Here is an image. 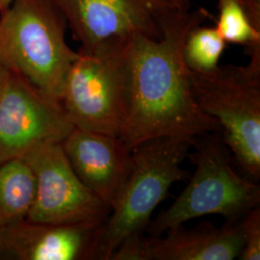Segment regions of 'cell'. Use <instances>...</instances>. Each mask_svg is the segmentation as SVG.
Here are the masks:
<instances>
[{"label":"cell","mask_w":260,"mask_h":260,"mask_svg":"<svg viewBox=\"0 0 260 260\" xmlns=\"http://www.w3.org/2000/svg\"><path fill=\"white\" fill-rule=\"evenodd\" d=\"M208 18L204 8H167L161 17L160 37L135 34L127 38L126 121L121 139L130 149L153 138L194 140L221 131L218 121L196 103L190 70L183 59L187 34Z\"/></svg>","instance_id":"obj_1"},{"label":"cell","mask_w":260,"mask_h":260,"mask_svg":"<svg viewBox=\"0 0 260 260\" xmlns=\"http://www.w3.org/2000/svg\"><path fill=\"white\" fill-rule=\"evenodd\" d=\"M8 75H9V72L0 63V94L2 93V90L6 83Z\"/></svg>","instance_id":"obj_18"},{"label":"cell","mask_w":260,"mask_h":260,"mask_svg":"<svg viewBox=\"0 0 260 260\" xmlns=\"http://www.w3.org/2000/svg\"><path fill=\"white\" fill-rule=\"evenodd\" d=\"M35 190V176L24 159L0 164V229L27 219Z\"/></svg>","instance_id":"obj_13"},{"label":"cell","mask_w":260,"mask_h":260,"mask_svg":"<svg viewBox=\"0 0 260 260\" xmlns=\"http://www.w3.org/2000/svg\"><path fill=\"white\" fill-rule=\"evenodd\" d=\"M126 40L114 39L77 51L61 99L66 117L75 128L121 138L126 121Z\"/></svg>","instance_id":"obj_6"},{"label":"cell","mask_w":260,"mask_h":260,"mask_svg":"<svg viewBox=\"0 0 260 260\" xmlns=\"http://www.w3.org/2000/svg\"><path fill=\"white\" fill-rule=\"evenodd\" d=\"M228 44L215 26L199 24L186 36L183 45V59L187 68L194 73L215 71Z\"/></svg>","instance_id":"obj_15"},{"label":"cell","mask_w":260,"mask_h":260,"mask_svg":"<svg viewBox=\"0 0 260 260\" xmlns=\"http://www.w3.org/2000/svg\"><path fill=\"white\" fill-rule=\"evenodd\" d=\"M240 220L228 221L221 228L204 223L186 230L179 225L165 237L134 234L121 242L109 260L235 259L244 244Z\"/></svg>","instance_id":"obj_10"},{"label":"cell","mask_w":260,"mask_h":260,"mask_svg":"<svg viewBox=\"0 0 260 260\" xmlns=\"http://www.w3.org/2000/svg\"><path fill=\"white\" fill-rule=\"evenodd\" d=\"M62 147L75 175L111 209L129 174L131 149L120 137L78 128Z\"/></svg>","instance_id":"obj_12"},{"label":"cell","mask_w":260,"mask_h":260,"mask_svg":"<svg viewBox=\"0 0 260 260\" xmlns=\"http://www.w3.org/2000/svg\"><path fill=\"white\" fill-rule=\"evenodd\" d=\"M67 28L54 0H13L0 13V63L60 103L77 57L67 42Z\"/></svg>","instance_id":"obj_2"},{"label":"cell","mask_w":260,"mask_h":260,"mask_svg":"<svg viewBox=\"0 0 260 260\" xmlns=\"http://www.w3.org/2000/svg\"><path fill=\"white\" fill-rule=\"evenodd\" d=\"M243 233V248L238 258L260 259V208H252L240 220Z\"/></svg>","instance_id":"obj_16"},{"label":"cell","mask_w":260,"mask_h":260,"mask_svg":"<svg viewBox=\"0 0 260 260\" xmlns=\"http://www.w3.org/2000/svg\"><path fill=\"white\" fill-rule=\"evenodd\" d=\"M195 140L159 137L131 149L129 174L105 223L101 259L109 260L124 239L147 230L171 186L189 175L181 163Z\"/></svg>","instance_id":"obj_3"},{"label":"cell","mask_w":260,"mask_h":260,"mask_svg":"<svg viewBox=\"0 0 260 260\" xmlns=\"http://www.w3.org/2000/svg\"><path fill=\"white\" fill-rule=\"evenodd\" d=\"M13 0H0V13L4 9H6L9 6L10 3Z\"/></svg>","instance_id":"obj_19"},{"label":"cell","mask_w":260,"mask_h":260,"mask_svg":"<svg viewBox=\"0 0 260 260\" xmlns=\"http://www.w3.org/2000/svg\"><path fill=\"white\" fill-rule=\"evenodd\" d=\"M168 6L179 10H190L192 6V0H159Z\"/></svg>","instance_id":"obj_17"},{"label":"cell","mask_w":260,"mask_h":260,"mask_svg":"<svg viewBox=\"0 0 260 260\" xmlns=\"http://www.w3.org/2000/svg\"><path fill=\"white\" fill-rule=\"evenodd\" d=\"M201 110L218 121L223 142L243 171L260 177V59L245 66L220 65L210 73L190 71Z\"/></svg>","instance_id":"obj_5"},{"label":"cell","mask_w":260,"mask_h":260,"mask_svg":"<svg viewBox=\"0 0 260 260\" xmlns=\"http://www.w3.org/2000/svg\"><path fill=\"white\" fill-rule=\"evenodd\" d=\"M105 223L11 224L0 229V259H101Z\"/></svg>","instance_id":"obj_11"},{"label":"cell","mask_w":260,"mask_h":260,"mask_svg":"<svg viewBox=\"0 0 260 260\" xmlns=\"http://www.w3.org/2000/svg\"><path fill=\"white\" fill-rule=\"evenodd\" d=\"M193 147L196 151L190 156L195 173L174 204L149 222L146 231L150 236H160L206 215H221L228 221H237L259 206V185L233 170L223 140L200 136Z\"/></svg>","instance_id":"obj_4"},{"label":"cell","mask_w":260,"mask_h":260,"mask_svg":"<svg viewBox=\"0 0 260 260\" xmlns=\"http://www.w3.org/2000/svg\"><path fill=\"white\" fill-rule=\"evenodd\" d=\"M68 28L81 45L91 49L114 39L135 34L161 36V17L167 8L159 0H54ZM176 9V8H175Z\"/></svg>","instance_id":"obj_9"},{"label":"cell","mask_w":260,"mask_h":260,"mask_svg":"<svg viewBox=\"0 0 260 260\" xmlns=\"http://www.w3.org/2000/svg\"><path fill=\"white\" fill-rule=\"evenodd\" d=\"M35 176L36 190L28 221L46 224L105 223L110 207L75 175L62 142L46 143L22 158Z\"/></svg>","instance_id":"obj_7"},{"label":"cell","mask_w":260,"mask_h":260,"mask_svg":"<svg viewBox=\"0 0 260 260\" xmlns=\"http://www.w3.org/2000/svg\"><path fill=\"white\" fill-rule=\"evenodd\" d=\"M74 128L61 103L9 73L0 94V164L43 144L62 142Z\"/></svg>","instance_id":"obj_8"},{"label":"cell","mask_w":260,"mask_h":260,"mask_svg":"<svg viewBox=\"0 0 260 260\" xmlns=\"http://www.w3.org/2000/svg\"><path fill=\"white\" fill-rule=\"evenodd\" d=\"M215 27L226 44L244 47L250 59L260 58V0H218Z\"/></svg>","instance_id":"obj_14"}]
</instances>
